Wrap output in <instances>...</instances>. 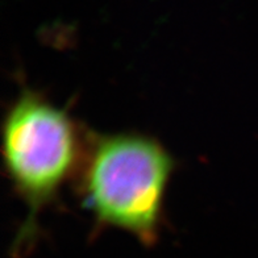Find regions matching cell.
<instances>
[{
	"label": "cell",
	"mask_w": 258,
	"mask_h": 258,
	"mask_svg": "<svg viewBox=\"0 0 258 258\" xmlns=\"http://www.w3.org/2000/svg\"><path fill=\"white\" fill-rule=\"evenodd\" d=\"M82 171V197L100 227L156 244L173 157L156 139L137 133L90 137Z\"/></svg>",
	"instance_id": "cell-1"
},
{
	"label": "cell",
	"mask_w": 258,
	"mask_h": 258,
	"mask_svg": "<svg viewBox=\"0 0 258 258\" xmlns=\"http://www.w3.org/2000/svg\"><path fill=\"white\" fill-rule=\"evenodd\" d=\"M4 166L27 206L14 254L31 248L38 215L72 178L81 157V141L66 111L41 94L24 90L11 104L2 128Z\"/></svg>",
	"instance_id": "cell-2"
}]
</instances>
